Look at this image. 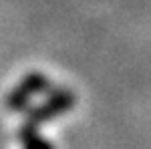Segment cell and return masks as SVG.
Returning <instances> with one entry per match:
<instances>
[{"label":"cell","instance_id":"cell-2","mask_svg":"<svg viewBox=\"0 0 151 149\" xmlns=\"http://www.w3.org/2000/svg\"><path fill=\"white\" fill-rule=\"evenodd\" d=\"M73 105H75V95H73L69 89L55 91L47 101H45V103L40 105V107H36L35 111L30 113L28 121H30V123H35V125H38V123H47V121H52L55 117H58V115L69 113L70 109H73Z\"/></svg>","mask_w":151,"mask_h":149},{"label":"cell","instance_id":"cell-3","mask_svg":"<svg viewBox=\"0 0 151 149\" xmlns=\"http://www.w3.org/2000/svg\"><path fill=\"white\" fill-rule=\"evenodd\" d=\"M18 137H20V143H22L26 149H50L52 147V143L45 139L40 133H38V129H36L35 123H26V125L20 129V133H18Z\"/></svg>","mask_w":151,"mask_h":149},{"label":"cell","instance_id":"cell-1","mask_svg":"<svg viewBox=\"0 0 151 149\" xmlns=\"http://www.w3.org/2000/svg\"><path fill=\"white\" fill-rule=\"evenodd\" d=\"M48 87V79L42 73H28L6 97V109L10 111H24L30 101L38 93H42Z\"/></svg>","mask_w":151,"mask_h":149}]
</instances>
